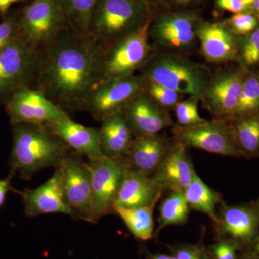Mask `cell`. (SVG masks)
I'll list each match as a JSON object with an SVG mask.
<instances>
[{
    "mask_svg": "<svg viewBox=\"0 0 259 259\" xmlns=\"http://www.w3.org/2000/svg\"><path fill=\"white\" fill-rule=\"evenodd\" d=\"M106 51L68 25L41 52L37 90L65 110L84 109L103 82Z\"/></svg>",
    "mask_w": 259,
    "mask_h": 259,
    "instance_id": "cell-1",
    "label": "cell"
},
{
    "mask_svg": "<svg viewBox=\"0 0 259 259\" xmlns=\"http://www.w3.org/2000/svg\"><path fill=\"white\" fill-rule=\"evenodd\" d=\"M10 174L29 180L44 168H58L71 149L46 125H13Z\"/></svg>",
    "mask_w": 259,
    "mask_h": 259,
    "instance_id": "cell-2",
    "label": "cell"
},
{
    "mask_svg": "<svg viewBox=\"0 0 259 259\" xmlns=\"http://www.w3.org/2000/svg\"><path fill=\"white\" fill-rule=\"evenodd\" d=\"M141 76L146 82L158 83L202 101L212 74L204 65L166 50L151 54Z\"/></svg>",
    "mask_w": 259,
    "mask_h": 259,
    "instance_id": "cell-3",
    "label": "cell"
},
{
    "mask_svg": "<svg viewBox=\"0 0 259 259\" xmlns=\"http://www.w3.org/2000/svg\"><path fill=\"white\" fill-rule=\"evenodd\" d=\"M146 5L139 0H98L88 36L111 46L136 31L148 20Z\"/></svg>",
    "mask_w": 259,
    "mask_h": 259,
    "instance_id": "cell-4",
    "label": "cell"
},
{
    "mask_svg": "<svg viewBox=\"0 0 259 259\" xmlns=\"http://www.w3.org/2000/svg\"><path fill=\"white\" fill-rule=\"evenodd\" d=\"M42 53L21 34L0 50V100L37 80Z\"/></svg>",
    "mask_w": 259,
    "mask_h": 259,
    "instance_id": "cell-5",
    "label": "cell"
},
{
    "mask_svg": "<svg viewBox=\"0 0 259 259\" xmlns=\"http://www.w3.org/2000/svg\"><path fill=\"white\" fill-rule=\"evenodd\" d=\"M149 34L148 19L136 31L122 37L107 49L103 82L127 77L144 67L152 54Z\"/></svg>",
    "mask_w": 259,
    "mask_h": 259,
    "instance_id": "cell-6",
    "label": "cell"
},
{
    "mask_svg": "<svg viewBox=\"0 0 259 259\" xmlns=\"http://www.w3.org/2000/svg\"><path fill=\"white\" fill-rule=\"evenodd\" d=\"M175 142L186 148H194L225 156H243L237 144L233 126L226 121H207L191 126H173Z\"/></svg>",
    "mask_w": 259,
    "mask_h": 259,
    "instance_id": "cell-7",
    "label": "cell"
},
{
    "mask_svg": "<svg viewBox=\"0 0 259 259\" xmlns=\"http://www.w3.org/2000/svg\"><path fill=\"white\" fill-rule=\"evenodd\" d=\"M18 24L22 36L38 50L69 25L57 0H33L24 8Z\"/></svg>",
    "mask_w": 259,
    "mask_h": 259,
    "instance_id": "cell-8",
    "label": "cell"
},
{
    "mask_svg": "<svg viewBox=\"0 0 259 259\" xmlns=\"http://www.w3.org/2000/svg\"><path fill=\"white\" fill-rule=\"evenodd\" d=\"M93 198V224L114 212L116 197L127 170L124 158L88 159Z\"/></svg>",
    "mask_w": 259,
    "mask_h": 259,
    "instance_id": "cell-9",
    "label": "cell"
},
{
    "mask_svg": "<svg viewBox=\"0 0 259 259\" xmlns=\"http://www.w3.org/2000/svg\"><path fill=\"white\" fill-rule=\"evenodd\" d=\"M59 167L65 198L74 219L93 223L91 177L88 163L81 155L71 150Z\"/></svg>",
    "mask_w": 259,
    "mask_h": 259,
    "instance_id": "cell-10",
    "label": "cell"
},
{
    "mask_svg": "<svg viewBox=\"0 0 259 259\" xmlns=\"http://www.w3.org/2000/svg\"><path fill=\"white\" fill-rule=\"evenodd\" d=\"M12 125H45L69 118V113L48 98L40 90L30 87L19 89L8 98L6 106Z\"/></svg>",
    "mask_w": 259,
    "mask_h": 259,
    "instance_id": "cell-11",
    "label": "cell"
},
{
    "mask_svg": "<svg viewBox=\"0 0 259 259\" xmlns=\"http://www.w3.org/2000/svg\"><path fill=\"white\" fill-rule=\"evenodd\" d=\"M146 81L141 75L105 81L89 97L84 109L90 111L94 118L102 121L108 116L122 112L135 96L144 91Z\"/></svg>",
    "mask_w": 259,
    "mask_h": 259,
    "instance_id": "cell-12",
    "label": "cell"
},
{
    "mask_svg": "<svg viewBox=\"0 0 259 259\" xmlns=\"http://www.w3.org/2000/svg\"><path fill=\"white\" fill-rule=\"evenodd\" d=\"M245 79L240 69H229L212 75L202 102L216 117L233 119Z\"/></svg>",
    "mask_w": 259,
    "mask_h": 259,
    "instance_id": "cell-13",
    "label": "cell"
},
{
    "mask_svg": "<svg viewBox=\"0 0 259 259\" xmlns=\"http://www.w3.org/2000/svg\"><path fill=\"white\" fill-rule=\"evenodd\" d=\"M121 112L134 138L158 134L174 126L166 109L158 105L145 90L135 96Z\"/></svg>",
    "mask_w": 259,
    "mask_h": 259,
    "instance_id": "cell-14",
    "label": "cell"
},
{
    "mask_svg": "<svg viewBox=\"0 0 259 259\" xmlns=\"http://www.w3.org/2000/svg\"><path fill=\"white\" fill-rule=\"evenodd\" d=\"M21 196L24 212L28 217H37L42 214H67L74 218V213L66 202L62 185V175L59 167L41 185L35 189L18 191Z\"/></svg>",
    "mask_w": 259,
    "mask_h": 259,
    "instance_id": "cell-15",
    "label": "cell"
},
{
    "mask_svg": "<svg viewBox=\"0 0 259 259\" xmlns=\"http://www.w3.org/2000/svg\"><path fill=\"white\" fill-rule=\"evenodd\" d=\"M216 226L236 244L250 245L259 236V206L256 203L223 204Z\"/></svg>",
    "mask_w": 259,
    "mask_h": 259,
    "instance_id": "cell-16",
    "label": "cell"
},
{
    "mask_svg": "<svg viewBox=\"0 0 259 259\" xmlns=\"http://www.w3.org/2000/svg\"><path fill=\"white\" fill-rule=\"evenodd\" d=\"M195 18L189 13H168L158 19L151 34L158 46L166 51L190 49L197 40Z\"/></svg>",
    "mask_w": 259,
    "mask_h": 259,
    "instance_id": "cell-17",
    "label": "cell"
},
{
    "mask_svg": "<svg viewBox=\"0 0 259 259\" xmlns=\"http://www.w3.org/2000/svg\"><path fill=\"white\" fill-rule=\"evenodd\" d=\"M162 135L135 137L125 157L127 169L151 177L158 169L171 147Z\"/></svg>",
    "mask_w": 259,
    "mask_h": 259,
    "instance_id": "cell-18",
    "label": "cell"
},
{
    "mask_svg": "<svg viewBox=\"0 0 259 259\" xmlns=\"http://www.w3.org/2000/svg\"><path fill=\"white\" fill-rule=\"evenodd\" d=\"M195 171L187 148L175 142L151 178L163 190L184 193Z\"/></svg>",
    "mask_w": 259,
    "mask_h": 259,
    "instance_id": "cell-19",
    "label": "cell"
},
{
    "mask_svg": "<svg viewBox=\"0 0 259 259\" xmlns=\"http://www.w3.org/2000/svg\"><path fill=\"white\" fill-rule=\"evenodd\" d=\"M196 35L206 61L221 63L238 57V38L224 24H200L196 29Z\"/></svg>",
    "mask_w": 259,
    "mask_h": 259,
    "instance_id": "cell-20",
    "label": "cell"
},
{
    "mask_svg": "<svg viewBox=\"0 0 259 259\" xmlns=\"http://www.w3.org/2000/svg\"><path fill=\"white\" fill-rule=\"evenodd\" d=\"M45 125L74 152L87 156L88 159L105 157L100 145L99 129L80 125L70 117Z\"/></svg>",
    "mask_w": 259,
    "mask_h": 259,
    "instance_id": "cell-21",
    "label": "cell"
},
{
    "mask_svg": "<svg viewBox=\"0 0 259 259\" xmlns=\"http://www.w3.org/2000/svg\"><path fill=\"white\" fill-rule=\"evenodd\" d=\"M163 191L151 177L127 169L116 197L115 208H131L156 204Z\"/></svg>",
    "mask_w": 259,
    "mask_h": 259,
    "instance_id": "cell-22",
    "label": "cell"
},
{
    "mask_svg": "<svg viewBox=\"0 0 259 259\" xmlns=\"http://www.w3.org/2000/svg\"><path fill=\"white\" fill-rule=\"evenodd\" d=\"M101 122L99 133L104 156L115 159L125 158L134 136L122 112L108 116Z\"/></svg>",
    "mask_w": 259,
    "mask_h": 259,
    "instance_id": "cell-23",
    "label": "cell"
},
{
    "mask_svg": "<svg viewBox=\"0 0 259 259\" xmlns=\"http://www.w3.org/2000/svg\"><path fill=\"white\" fill-rule=\"evenodd\" d=\"M184 194L190 209L204 213L217 224L216 208L218 204L223 203L222 196L204 183L197 172H194Z\"/></svg>",
    "mask_w": 259,
    "mask_h": 259,
    "instance_id": "cell-24",
    "label": "cell"
},
{
    "mask_svg": "<svg viewBox=\"0 0 259 259\" xmlns=\"http://www.w3.org/2000/svg\"><path fill=\"white\" fill-rule=\"evenodd\" d=\"M156 204L144 207H115L114 212L118 214L133 236L141 241H148L154 233L153 209Z\"/></svg>",
    "mask_w": 259,
    "mask_h": 259,
    "instance_id": "cell-25",
    "label": "cell"
},
{
    "mask_svg": "<svg viewBox=\"0 0 259 259\" xmlns=\"http://www.w3.org/2000/svg\"><path fill=\"white\" fill-rule=\"evenodd\" d=\"M233 128L237 144L243 156H259V113L235 119Z\"/></svg>",
    "mask_w": 259,
    "mask_h": 259,
    "instance_id": "cell-26",
    "label": "cell"
},
{
    "mask_svg": "<svg viewBox=\"0 0 259 259\" xmlns=\"http://www.w3.org/2000/svg\"><path fill=\"white\" fill-rule=\"evenodd\" d=\"M57 2L70 26L88 36L92 16L98 0H57Z\"/></svg>",
    "mask_w": 259,
    "mask_h": 259,
    "instance_id": "cell-27",
    "label": "cell"
},
{
    "mask_svg": "<svg viewBox=\"0 0 259 259\" xmlns=\"http://www.w3.org/2000/svg\"><path fill=\"white\" fill-rule=\"evenodd\" d=\"M190 209L183 192H171L160 205L156 233L167 226L185 224L188 220Z\"/></svg>",
    "mask_w": 259,
    "mask_h": 259,
    "instance_id": "cell-28",
    "label": "cell"
},
{
    "mask_svg": "<svg viewBox=\"0 0 259 259\" xmlns=\"http://www.w3.org/2000/svg\"><path fill=\"white\" fill-rule=\"evenodd\" d=\"M255 113H259V81L256 76H247L232 120Z\"/></svg>",
    "mask_w": 259,
    "mask_h": 259,
    "instance_id": "cell-29",
    "label": "cell"
},
{
    "mask_svg": "<svg viewBox=\"0 0 259 259\" xmlns=\"http://www.w3.org/2000/svg\"><path fill=\"white\" fill-rule=\"evenodd\" d=\"M199 99L190 97L187 100L180 101L175 105V117L180 126H191L205 122L199 113Z\"/></svg>",
    "mask_w": 259,
    "mask_h": 259,
    "instance_id": "cell-30",
    "label": "cell"
},
{
    "mask_svg": "<svg viewBox=\"0 0 259 259\" xmlns=\"http://www.w3.org/2000/svg\"><path fill=\"white\" fill-rule=\"evenodd\" d=\"M238 57L246 66H254L259 62V26L249 35L238 40Z\"/></svg>",
    "mask_w": 259,
    "mask_h": 259,
    "instance_id": "cell-31",
    "label": "cell"
},
{
    "mask_svg": "<svg viewBox=\"0 0 259 259\" xmlns=\"http://www.w3.org/2000/svg\"><path fill=\"white\" fill-rule=\"evenodd\" d=\"M225 25L236 36H246L258 28V20L250 13H240L228 19Z\"/></svg>",
    "mask_w": 259,
    "mask_h": 259,
    "instance_id": "cell-32",
    "label": "cell"
},
{
    "mask_svg": "<svg viewBox=\"0 0 259 259\" xmlns=\"http://www.w3.org/2000/svg\"><path fill=\"white\" fill-rule=\"evenodd\" d=\"M144 90L158 105L166 110L168 107H175L180 102L181 94L158 83L146 82Z\"/></svg>",
    "mask_w": 259,
    "mask_h": 259,
    "instance_id": "cell-33",
    "label": "cell"
},
{
    "mask_svg": "<svg viewBox=\"0 0 259 259\" xmlns=\"http://www.w3.org/2000/svg\"><path fill=\"white\" fill-rule=\"evenodd\" d=\"M20 35L19 24L14 19H6L0 23V50Z\"/></svg>",
    "mask_w": 259,
    "mask_h": 259,
    "instance_id": "cell-34",
    "label": "cell"
},
{
    "mask_svg": "<svg viewBox=\"0 0 259 259\" xmlns=\"http://www.w3.org/2000/svg\"><path fill=\"white\" fill-rule=\"evenodd\" d=\"M237 244L233 241H223L213 248L214 259H237Z\"/></svg>",
    "mask_w": 259,
    "mask_h": 259,
    "instance_id": "cell-35",
    "label": "cell"
},
{
    "mask_svg": "<svg viewBox=\"0 0 259 259\" xmlns=\"http://www.w3.org/2000/svg\"><path fill=\"white\" fill-rule=\"evenodd\" d=\"M176 259H202V253L198 248L192 245H184L174 250Z\"/></svg>",
    "mask_w": 259,
    "mask_h": 259,
    "instance_id": "cell-36",
    "label": "cell"
},
{
    "mask_svg": "<svg viewBox=\"0 0 259 259\" xmlns=\"http://www.w3.org/2000/svg\"><path fill=\"white\" fill-rule=\"evenodd\" d=\"M217 5L221 9L235 14L243 13L247 9L243 0H217Z\"/></svg>",
    "mask_w": 259,
    "mask_h": 259,
    "instance_id": "cell-37",
    "label": "cell"
},
{
    "mask_svg": "<svg viewBox=\"0 0 259 259\" xmlns=\"http://www.w3.org/2000/svg\"><path fill=\"white\" fill-rule=\"evenodd\" d=\"M13 177L14 175L9 174L8 177L4 180H0V208L4 205L8 192L13 191L18 193V191L15 190L12 186V180Z\"/></svg>",
    "mask_w": 259,
    "mask_h": 259,
    "instance_id": "cell-38",
    "label": "cell"
},
{
    "mask_svg": "<svg viewBox=\"0 0 259 259\" xmlns=\"http://www.w3.org/2000/svg\"><path fill=\"white\" fill-rule=\"evenodd\" d=\"M22 1L23 0H0V13L5 14L13 5Z\"/></svg>",
    "mask_w": 259,
    "mask_h": 259,
    "instance_id": "cell-39",
    "label": "cell"
},
{
    "mask_svg": "<svg viewBox=\"0 0 259 259\" xmlns=\"http://www.w3.org/2000/svg\"><path fill=\"white\" fill-rule=\"evenodd\" d=\"M149 259H171V255L164 254H148Z\"/></svg>",
    "mask_w": 259,
    "mask_h": 259,
    "instance_id": "cell-40",
    "label": "cell"
},
{
    "mask_svg": "<svg viewBox=\"0 0 259 259\" xmlns=\"http://www.w3.org/2000/svg\"><path fill=\"white\" fill-rule=\"evenodd\" d=\"M172 1L176 3V4L186 5L192 3V2L196 1V0H172Z\"/></svg>",
    "mask_w": 259,
    "mask_h": 259,
    "instance_id": "cell-41",
    "label": "cell"
},
{
    "mask_svg": "<svg viewBox=\"0 0 259 259\" xmlns=\"http://www.w3.org/2000/svg\"><path fill=\"white\" fill-rule=\"evenodd\" d=\"M254 243L255 254L259 255V236L258 238H257V239L255 240Z\"/></svg>",
    "mask_w": 259,
    "mask_h": 259,
    "instance_id": "cell-42",
    "label": "cell"
},
{
    "mask_svg": "<svg viewBox=\"0 0 259 259\" xmlns=\"http://www.w3.org/2000/svg\"><path fill=\"white\" fill-rule=\"evenodd\" d=\"M258 1V0H243L244 2L245 5H246V8H248V7L250 6V5L253 4L255 2Z\"/></svg>",
    "mask_w": 259,
    "mask_h": 259,
    "instance_id": "cell-43",
    "label": "cell"
},
{
    "mask_svg": "<svg viewBox=\"0 0 259 259\" xmlns=\"http://www.w3.org/2000/svg\"><path fill=\"white\" fill-rule=\"evenodd\" d=\"M245 259H259V255L254 254L250 255V256L248 257V258H246Z\"/></svg>",
    "mask_w": 259,
    "mask_h": 259,
    "instance_id": "cell-44",
    "label": "cell"
},
{
    "mask_svg": "<svg viewBox=\"0 0 259 259\" xmlns=\"http://www.w3.org/2000/svg\"><path fill=\"white\" fill-rule=\"evenodd\" d=\"M202 259H209V258H207V257L206 256V255H204L203 257H202Z\"/></svg>",
    "mask_w": 259,
    "mask_h": 259,
    "instance_id": "cell-45",
    "label": "cell"
},
{
    "mask_svg": "<svg viewBox=\"0 0 259 259\" xmlns=\"http://www.w3.org/2000/svg\"><path fill=\"white\" fill-rule=\"evenodd\" d=\"M255 203H256L257 204H258V205L259 206V197H258V200H257V202H255Z\"/></svg>",
    "mask_w": 259,
    "mask_h": 259,
    "instance_id": "cell-46",
    "label": "cell"
},
{
    "mask_svg": "<svg viewBox=\"0 0 259 259\" xmlns=\"http://www.w3.org/2000/svg\"><path fill=\"white\" fill-rule=\"evenodd\" d=\"M256 77H257V79H258V81H259V74H258V76H256Z\"/></svg>",
    "mask_w": 259,
    "mask_h": 259,
    "instance_id": "cell-47",
    "label": "cell"
}]
</instances>
